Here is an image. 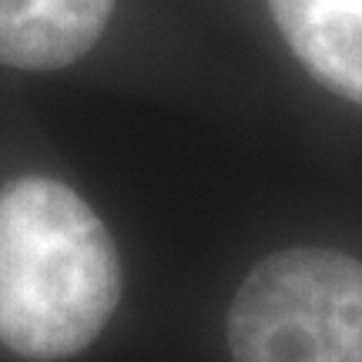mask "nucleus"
<instances>
[{
  "mask_svg": "<svg viewBox=\"0 0 362 362\" xmlns=\"http://www.w3.org/2000/svg\"><path fill=\"white\" fill-rule=\"evenodd\" d=\"M296 57L329 90L362 104V0H269Z\"/></svg>",
  "mask_w": 362,
  "mask_h": 362,
  "instance_id": "nucleus-4",
  "label": "nucleus"
},
{
  "mask_svg": "<svg viewBox=\"0 0 362 362\" xmlns=\"http://www.w3.org/2000/svg\"><path fill=\"white\" fill-rule=\"evenodd\" d=\"M235 362H362V262L292 248L252 269L228 312Z\"/></svg>",
  "mask_w": 362,
  "mask_h": 362,
  "instance_id": "nucleus-2",
  "label": "nucleus"
},
{
  "mask_svg": "<svg viewBox=\"0 0 362 362\" xmlns=\"http://www.w3.org/2000/svg\"><path fill=\"white\" fill-rule=\"evenodd\" d=\"M115 0H0V64L54 71L101 37Z\"/></svg>",
  "mask_w": 362,
  "mask_h": 362,
  "instance_id": "nucleus-3",
  "label": "nucleus"
},
{
  "mask_svg": "<svg viewBox=\"0 0 362 362\" xmlns=\"http://www.w3.org/2000/svg\"><path fill=\"white\" fill-rule=\"evenodd\" d=\"M121 296L101 218L67 185L21 178L0 192V342L27 359H64L94 342Z\"/></svg>",
  "mask_w": 362,
  "mask_h": 362,
  "instance_id": "nucleus-1",
  "label": "nucleus"
}]
</instances>
